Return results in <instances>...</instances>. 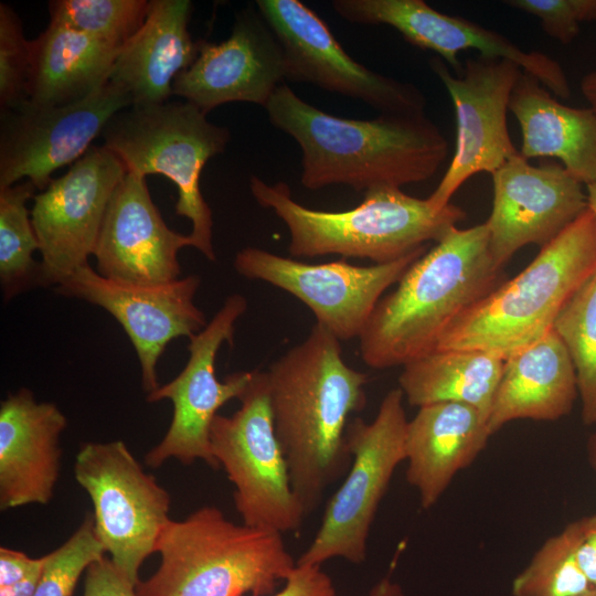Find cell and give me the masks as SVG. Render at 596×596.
<instances>
[{
    "label": "cell",
    "mask_w": 596,
    "mask_h": 596,
    "mask_svg": "<svg viewBox=\"0 0 596 596\" xmlns=\"http://www.w3.org/2000/svg\"><path fill=\"white\" fill-rule=\"evenodd\" d=\"M588 206L596 215V181L586 185Z\"/></svg>",
    "instance_id": "44"
},
{
    "label": "cell",
    "mask_w": 596,
    "mask_h": 596,
    "mask_svg": "<svg viewBox=\"0 0 596 596\" xmlns=\"http://www.w3.org/2000/svg\"><path fill=\"white\" fill-rule=\"evenodd\" d=\"M120 47L50 22L31 41L28 103L38 107L82 100L105 85Z\"/></svg>",
    "instance_id": "27"
},
{
    "label": "cell",
    "mask_w": 596,
    "mask_h": 596,
    "mask_svg": "<svg viewBox=\"0 0 596 596\" xmlns=\"http://www.w3.org/2000/svg\"><path fill=\"white\" fill-rule=\"evenodd\" d=\"M570 532L575 560L596 588V513L579 518L566 525Z\"/></svg>",
    "instance_id": "38"
},
{
    "label": "cell",
    "mask_w": 596,
    "mask_h": 596,
    "mask_svg": "<svg viewBox=\"0 0 596 596\" xmlns=\"http://www.w3.org/2000/svg\"><path fill=\"white\" fill-rule=\"evenodd\" d=\"M200 281L190 275L157 286L128 285L105 278L85 264L55 288L63 296L102 307L121 324L139 359L142 389L149 394L159 387L157 363L167 344L179 337L192 338L207 323L194 304Z\"/></svg>",
    "instance_id": "17"
},
{
    "label": "cell",
    "mask_w": 596,
    "mask_h": 596,
    "mask_svg": "<svg viewBox=\"0 0 596 596\" xmlns=\"http://www.w3.org/2000/svg\"><path fill=\"white\" fill-rule=\"evenodd\" d=\"M331 6L349 22L394 28L411 44L436 52L456 75L462 71L458 54L475 50L481 56L514 62L560 98L571 96L568 79L556 60L541 52L524 51L507 36L470 20L439 12L424 0H334Z\"/></svg>",
    "instance_id": "18"
},
{
    "label": "cell",
    "mask_w": 596,
    "mask_h": 596,
    "mask_svg": "<svg viewBox=\"0 0 596 596\" xmlns=\"http://www.w3.org/2000/svg\"><path fill=\"white\" fill-rule=\"evenodd\" d=\"M509 110L521 128L522 157L557 158L585 187L596 181V113L592 108L560 103L538 78L522 71Z\"/></svg>",
    "instance_id": "26"
},
{
    "label": "cell",
    "mask_w": 596,
    "mask_h": 596,
    "mask_svg": "<svg viewBox=\"0 0 596 596\" xmlns=\"http://www.w3.org/2000/svg\"><path fill=\"white\" fill-rule=\"evenodd\" d=\"M192 10L189 0H150L143 24L120 47L109 77L132 105L162 104L173 95L174 77L199 52L188 28Z\"/></svg>",
    "instance_id": "24"
},
{
    "label": "cell",
    "mask_w": 596,
    "mask_h": 596,
    "mask_svg": "<svg viewBox=\"0 0 596 596\" xmlns=\"http://www.w3.org/2000/svg\"><path fill=\"white\" fill-rule=\"evenodd\" d=\"M249 188L256 202L286 225L294 257L337 254L386 264L439 242L466 219L453 203L438 211L428 198L408 195L401 188L369 190L358 206L341 212L301 205L283 181L268 184L253 175Z\"/></svg>",
    "instance_id": "4"
},
{
    "label": "cell",
    "mask_w": 596,
    "mask_h": 596,
    "mask_svg": "<svg viewBox=\"0 0 596 596\" xmlns=\"http://www.w3.org/2000/svg\"><path fill=\"white\" fill-rule=\"evenodd\" d=\"M501 274L486 222L453 228L380 299L359 337L363 362L386 370L435 351L449 327L500 284Z\"/></svg>",
    "instance_id": "3"
},
{
    "label": "cell",
    "mask_w": 596,
    "mask_h": 596,
    "mask_svg": "<svg viewBox=\"0 0 596 596\" xmlns=\"http://www.w3.org/2000/svg\"><path fill=\"white\" fill-rule=\"evenodd\" d=\"M132 105L123 87L108 81L73 104L38 107L28 102L0 111V188L25 179L45 190L51 174L77 161L109 120Z\"/></svg>",
    "instance_id": "15"
},
{
    "label": "cell",
    "mask_w": 596,
    "mask_h": 596,
    "mask_svg": "<svg viewBox=\"0 0 596 596\" xmlns=\"http://www.w3.org/2000/svg\"><path fill=\"white\" fill-rule=\"evenodd\" d=\"M578 398L574 365L552 329L503 361L488 416L492 436L518 419L554 422L568 415Z\"/></svg>",
    "instance_id": "25"
},
{
    "label": "cell",
    "mask_w": 596,
    "mask_h": 596,
    "mask_svg": "<svg viewBox=\"0 0 596 596\" xmlns=\"http://www.w3.org/2000/svg\"><path fill=\"white\" fill-rule=\"evenodd\" d=\"M147 0H53L50 22L121 47L143 24Z\"/></svg>",
    "instance_id": "31"
},
{
    "label": "cell",
    "mask_w": 596,
    "mask_h": 596,
    "mask_svg": "<svg viewBox=\"0 0 596 596\" xmlns=\"http://www.w3.org/2000/svg\"><path fill=\"white\" fill-rule=\"evenodd\" d=\"M284 79L285 57L277 38L257 8H247L236 14L224 41L199 40L198 55L174 77L172 94L207 115L234 102L265 107Z\"/></svg>",
    "instance_id": "20"
},
{
    "label": "cell",
    "mask_w": 596,
    "mask_h": 596,
    "mask_svg": "<svg viewBox=\"0 0 596 596\" xmlns=\"http://www.w3.org/2000/svg\"><path fill=\"white\" fill-rule=\"evenodd\" d=\"M43 556L31 558L24 552L0 549V588L10 587L28 577L43 562Z\"/></svg>",
    "instance_id": "39"
},
{
    "label": "cell",
    "mask_w": 596,
    "mask_h": 596,
    "mask_svg": "<svg viewBox=\"0 0 596 596\" xmlns=\"http://www.w3.org/2000/svg\"><path fill=\"white\" fill-rule=\"evenodd\" d=\"M264 108L270 124L300 146V182L309 190L336 184L364 192L402 188L432 178L448 156L445 136L425 114L337 117L285 83Z\"/></svg>",
    "instance_id": "2"
},
{
    "label": "cell",
    "mask_w": 596,
    "mask_h": 596,
    "mask_svg": "<svg viewBox=\"0 0 596 596\" xmlns=\"http://www.w3.org/2000/svg\"><path fill=\"white\" fill-rule=\"evenodd\" d=\"M404 395L389 391L370 423L356 417L349 422L345 437L351 466L329 499L320 526L299 565H319L343 558L355 565L366 558L368 540L380 503L394 471L405 460L408 419Z\"/></svg>",
    "instance_id": "8"
},
{
    "label": "cell",
    "mask_w": 596,
    "mask_h": 596,
    "mask_svg": "<svg viewBox=\"0 0 596 596\" xmlns=\"http://www.w3.org/2000/svg\"><path fill=\"white\" fill-rule=\"evenodd\" d=\"M488 417L478 408L457 402L418 407L407 423L406 480L419 504L434 507L456 475L468 468L487 447Z\"/></svg>",
    "instance_id": "23"
},
{
    "label": "cell",
    "mask_w": 596,
    "mask_h": 596,
    "mask_svg": "<svg viewBox=\"0 0 596 596\" xmlns=\"http://www.w3.org/2000/svg\"><path fill=\"white\" fill-rule=\"evenodd\" d=\"M266 596H338V593L321 566L297 564L281 588Z\"/></svg>",
    "instance_id": "37"
},
{
    "label": "cell",
    "mask_w": 596,
    "mask_h": 596,
    "mask_svg": "<svg viewBox=\"0 0 596 596\" xmlns=\"http://www.w3.org/2000/svg\"><path fill=\"white\" fill-rule=\"evenodd\" d=\"M587 460L592 469L596 472V432L589 435L586 443Z\"/></svg>",
    "instance_id": "43"
},
{
    "label": "cell",
    "mask_w": 596,
    "mask_h": 596,
    "mask_svg": "<svg viewBox=\"0 0 596 596\" xmlns=\"http://www.w3.org/2000/svg\"><path fill=\"white\" fill-rule=\"evenodd\" d=\"M74 478L93 504L96 534L110 560L135 585L169 522L171 498L121 440L84 443Z\"/></svg>",
    "instance_id": "10"
},
{
    "label": "cell",
    "mask_w": 596,
    "mask_h": 596,
    "mask_svg": "<svg viewBox=\"0 0 596 596\" xmlns=\"http://www.w3.org/2000/svg\"><path fill=\"white\" fill-rule=\"evenodd\" d=\"M93 514L87 513L75 532L46 555L34 596H72L81 575L105 556Z\"/></svg>",
    "instance_id": "33"
},
{
    "label": "cell",
    "mask_w": 596,
    "mask_h": 596,
    "mask_svg": "<svg viewBox=\"0 0 596 596\" xmlns=\"http://www.w3.org/2000/svg\"><path fill=\"white\" fill-rule=\"evenodd\" d=\"M83 596H138L129 581L110 558L102 557L85 572Z\"/></svg>",
    "instance_id": "36"
},
{
    "label": "cell",
    "mask_w": 596,
    "mask_h": 596,
    "mask_svg": "<svg viewBox=\"0 0 596 596\" xmlns=\"http://www.w3.org/2000/svg\"><path fill=\"white\" fill-rule=\"evenodd\" d=\"M246 309L244 296H228L206 326L190 338L189 359L183 370L172 381L147 394L149 403L169 400L173 406L166 435L145 456L148 467L159 468L174 458L184 465L202 460L213 469L220 468L211 448V425L224 404L240 398L253 371L236 372L219 381L215 361L221 345L233 343L236 321Z\"/></svg>",
    "instance_id": "11"
},
{
    "label": "cell",
    "mask_w": 596,
    "mask_h": 596,
    "mask_svg": "<svg viewBox=\"0 0 596 596\" xmlns=\"http://www.w3.org/2000/svg\"><path fill=\"white\" fill-rule=\"evenodd\" d=\"M491 175L492 209L486 224L500 269L520 248L552 242L588 209L584 184L562 164L532 166L519 152Z\"/></svg>",
    "instance_id": "19"
},
{
    "label": "cell",
    "mask_w": 596,
    "mask_h": 596,
    "mask_svg": "<svg viewBox=\"0 0 596 596\" xmlns=\"http://www.w3.org/2000/svg\"><path fill=\"white\" fill-rule=\"evenodd\" d=\"M596 273V215L588 209L513 278L468 308L436 350H479L503 361L545 337Z\"/></svg>",
    "instance_id": "5"
},
{
    "label": "cell",
    "mask_w": 596,
    "mask_h": 596,
    "mask_svg": "<svg viewBox=\"0 0 596 596\" xmlns=\"http://www.w3.org/2000/svg\"><path fill=\"white\" fill-rule=\"evenodd\" d=\"M104 147L142 177L162 174L178 189L175 213L191 221L193 247L211 262L212 211L200 187L203 167L223 152L231 135L189 102L130 106L117 113L102 132Z\"/></svg>",
    "instance_id": "7"
},
{
    "label": "cell",
    "mask_w": 596,
    "mask_h": 596,
    "mask_svg": "<svg viewBox=\"0 0 596 596\" xmlns=\"http://www.w3.org/2000/svg\"><path fill=\"white\" fill-rule=\"evenodd\" d=\"M427 245L386 264L352 265L345 259L309 264L257 247H245L234 258L243 277L280 288L313 313L317 324L340 341L360 337L386 289L397 284Z\"/></svg>",
    "instance_id": "12"
},
{
    "label": "cell",
    "mask_w": 596,
    "mask_h": 596,
    "mask_svg": "<svg viewBox=\"0 0 596 596\" xmlns=\"http://www.w3.org/2000/svg\"><path fill=\"white\" fill-rule=\"evenodd\" d=\"M193 243L168 227L152 202L146 177L126 172L109 202L93 252L97 272L110 280L157 286L179 279L178 252Z\"/></svg>",
    "instance_id": "21"
},
{
    "label": "cell",
    "mask_w": 596,
    "mask_h": 596,
    "mask_svg": "<svg viewBox=\"0 0 596 596\" xmlns=\"http://www.w3.org/2000/svg\"><path fill=\"white\" fill-rule=\"evenodd\" d=\"M43 557L44 558L42 564L38 566L23 581L19 582L13 586L0 588V596H34L40 576L46 561V555H44Z\"/></svg>",
    "instance_id": "40"
},
{
    "label": "cell",
    "mask_w": 596,
    "mask_h": 596,
    "mask_svg": "<svg viewBox=\"0 0 596 596\" xmlns=\"http://www.w3.org/2000/svg\"><path fill=\"white\" fill-rule=\"evenodd\" d=\"M238 400L240 408L217 414L210 429L213 456L234 486L236 511L248 526L297 532L307 514L275 433L266 371H253Z\"/></svg>",
    "instance_id": "9"
},
{
    "label": "cell",
    "mask_w": 596,
    "mask_h": 596,
    "mask_svg": "<svg viewBox=\"0 0 596 596\" xmlns=\"http://www.w3.org/2000/svg\"><path fill=\"white\" fill-rule=\"evenodd\" d=\"M266 373L275 433L308 515L351 466L345 432L350 415L366 405L369 377L345 363L341 341L317 323Z\"/></svg>",
    "instance_id": "1"
},
{
    "label": "cell",
    "mask_w": 596,
    "mask_h": 596,
    "mask_svg": "<svg viewBox=\"0 0 596 596\" xmlns=\"http://www.w3.org/2000/svg\"><path fill=\"white\" fill-rule=\"evenodd\" d=\"M581 91L596 113V71L586 74L581 82Z\"/></svg>",
    "instance_id": "42"
},
{
    "label": "cell",
    "mask_w": 596,
    "mask_h": 596,
    "mask_svg": "<svg viewBox=\"0 0 596 596\" xmlns=\"http://www.w3.org/2000/svg\"><path fill=\"white\" fill-rule=\"evenodd\" d=\"M255 6L283 49L287 79L359 99L380 114H425L426 98L417 86L354 61L299 0H257Z\"/></svg>",
    "instance_id": "13"
},
{
    "label": "cell",
    "mask_w": 596,
    "mask_h": 596,
    "mask_svg": "<svg viewBox=\"0 0 596 596\" xmlns=\"http://www.w3.org/2000/svg\"><path fill=\"white\" fill-rule=\"evenodd\" d=\"M31 40L24 36L18 14L0 4V106L15 108L28 100Z\"/></svg>",
    "instance_id": "34"
},
{
    "label": "cell",
    "mask_w": 596,
    "mask_h": 596,
    "mask_svg": "<svg viewBox=\"0 0 596 596\" xmlns=\"http://www.w3.org/2000/svg\"><path fill=\"white\" fill-rule=\"evenodd\" d=\"M369 596H405V593L400 583L391 576H384L373 585Z\"/></svg>",
    "instance_id": "41"
},
{
    "label": "cell",
    "mask_w": 596,
    "mask_h": 596,
    "mask_svg": "<svg viewBox=\"0 0 596 596\" xmlns=\"http://www.w3.org/2000/svg\"><path fill=\"white\" fill-rule=\"evenodd\" d=\"M158 570L138 596H266L297 565L283 534L236 524L211 505L169 520L156 546Z\"/></svg>",
    "instance_id": "6"
},
{
    "label": "cell",
    "mask_w": 596,
    "mask_h": 596,
    "mask_svg": "<svg viewBox=\"0 0 596 596\" xmlns=\"http://www.w3.org/2000/svg\"><path fill=\"white\" fill-rule=\"evenodd\" d=\"M594 589L575 560L566 526L540 546L511 586L513 596H584Z\"/></svg>",
    "instance_id": "32"
},
{
    "label": "cell",
    "mask_w": 596,
    "mask_h": 596,
    "mask_svg": "<svg viewBox=\"0 0 596 596\" xmlns=\"http://www.w3.org/2000/svg\"><path fill=\"white\" fill-rule=\"evenodd\" d=\"M67 425L53 403L28 389L0 404V509L47 504L60 477V439Z\"/></svg>",
    "instance_id": "22"
},
{
    "label": "cell",
    "mask_w": 596,
    "mask_h": 596,
    "mask_svg": "<svg viewBox=\"0 0 596 596\" xmlns=\"http://www.w3.org/2000/svg\"><path fill=\"white\" fill-rule=\"evenodd\" d=\"M104 146H92L35 194L30 211L39 241L40 285L58 286L93 255L113 194L126 174Z\"/></svg>",
    "instance_id": "16"
},
{
    "label": "cell",
    "mask_w": 596,
    "mask_h": 596,
    "mask_svg": "<svg viewBox=\"0 0 596 596\" xmlns=\"http://www.w3.org/2000/svg\"><path fill=\"white\" fill-rule=\"evenodd\" d=\"M504 4L540 19L543 31L570 44L584 22H596V0H507Z\"/></svg>",
    "instance_id": "35"
},
{
    "label": "cell",
    "mask_w": 596,
    "mask_h": 596,
    "mask_svg": "<svg viewBox=\"0 0 596 596\" xmlns=\"http://www.w3.org/2000/svg\"><path fill=\"white\" fill-rule=\"evenodd\" d=\"M429 66L447 89L456 117L454 156L428 196L439 211L472 175L492 174L520 152L509 135L507 113L522 68L512 61L479 54L466 60L459 75H454L439 57H433Z\"/></svg>",
    "instance_id": "14"
},
{
    "label": "cell",
    "mask_w": 596,
    "mask_h": 596,
    "mask_svg": "<svg viewBox=\"0 0 596 596\" xmlns=\"http://www.w3.org/2000/svg\"><path fill=\"white\" fill-rule=\"evenodd\" d=\"M553 330L575 369L582 422L596 425V273L565 304Z\"/></svg>",
    "instance_id": "30"
},
{
    "label": "cell",
    "mask_w": 596,
    "mask_h": 596,
    "mask_svg": "<svg viewBox=\"0 0 596 596\" xmlns=\"http://www.w3.org/2000/svg\"><path fill=\"white\" fill-rule=\"evenodd\" d=\"M402 368L398 389L409 405L465 403L488 417L503 360L479 350H435Z\"/></svg>",
    "instance_id": "28"
},
{
    "label": "cell",
    "mask_w": 596,
    "mask_h": 596,
    "mask_svg": "<svg viewBox=\"0 0 596 596\" xmlns=\"http://www.w3.org/2000/svg\"><path fill=\"white\" fill-rule=\"evenodd\" d=\"M36 188L24 180L0 188V281L6 299L40 285L39 241L26 202Z\"/></svg>",
    "instance_id": "29"
},
{
    "label": "cell",
    "mask_w": 596,
    "mask_h": 596,
    "mask_svg": "<svg viewBox=\"0 0 596 596\" xmlns=\"http://www.w3.org/2000/svg\"><path fill=\"white\" fill-rule=\"evenodd\" d=\"M584 596H596V589L592 590L590 593L584 595Z\"/></svg>",
    "instance_id": "45"
}]
</instances>
